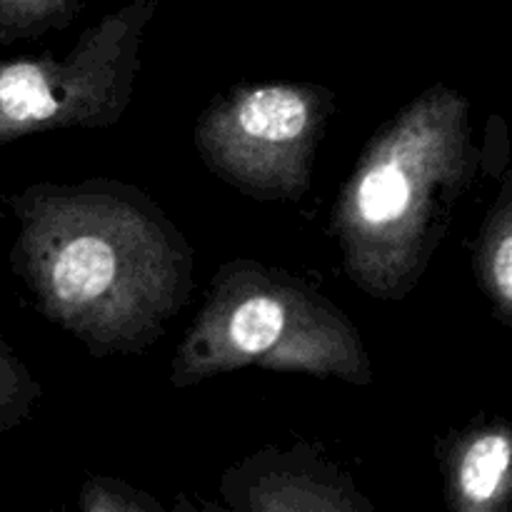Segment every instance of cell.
Segmentation results:
<instances>
[{
	"label": "cell",
	"instance_id": "1",
	"mask_svg": "<svg viewBox=\"0 0 512 512\" xmlns=\"http://www.w3.org/2000/svg\"><path fill=\"white\" fill-rule=\"evenodd\" d=\"M10 208L15 273L40 313L98 358L143 353L193 293V248L133 185L38 183Z\"/></svg>",
	"mask_w": 512,
	"mask_h": 512
},
{
	"label": "cell",
	"instance_id": "2",
	"mask_svg": "<svg viewBox=\"0 0 512 512\" xmlns=\"http://www.w3.org/2000/svg\"><path fill=\"white\" fill-rule=\"evenodd\" d=\"M478 168L470 100L443 83L410 100L373 135L333 210L350 280L378 300L413 293Z\"/></svg>",
	"mask_w": 512,
	"mask_h": 512
},
{
	"label": "cell",
	"instance_id": "3",
	"mask_svg": "<svg viewBox=\"0 0 512 512\" xmlns=\"http://www.w3.org/2000/svg\"><path fill=\"white\" fill-rule=\"evenodd\" d=\"M373 383L358 328L328 298L285 270L233 260L215 273L198 318L178 345L170 383H195L240 368Z\"/></svg>",
	"mask_w": 512,
	"mask_h": 512
},
{
	"label": "cell",
	"instance_id": "4",
	"mask_svg": "<svg viewBox=\"0 0 512 512\" xmlns=\"http://www.w3.org/2000/svg\"><path fill=\"white\" fill-rule=\"evenodd\" d=\"M158 0H130L80 33L65 58L0 63V143L35 133L110 128L123 118L140 73V45Z\"/></svg>",
	"mask_w": 512,
	"mask_h": 512
},
{
	"label": "cell",
	"instance_id": "5",
	"mask_svg": "<svg viewBox=\"0 0 512 512\" xmlns=\"http://www.w3.org/2000/svg\"><path fill=\"white\" fill-rule=\"evenodd\" d=\"M333 113V93L310 83L230 88L195 125V148L240 193L298 200L313 183L315 150Z\"/></svg>",
	"mask_w": 512,
	"mask_h": 512
},
{
	"label": "cell",
	"instance_id": "6",
	"mask_svg": "<svg viewBox=\"0 0 512 512\" xmlns=\"http://www.w3.org/2000/svg\"><path fill=\"white\" fill-rule=\"evenodd\" d=\"M225 498L233 508L260 512L370 510L368 500L360 498L335 470L300 455L248 460L228 475Z\"/></svg>",
	"mask_w": 512,
	"mask_h": 512
},
{
	"label": "cell",
	"instance_id": "7",
	"mask_svg": "<svg viewBox=\"0 0 512 512\" xmlns=\"http://www.w3.org/2000/svg\"><path fill=\"white\" fill-rule=\"evenodd\" d=\"M445 495L458 512L512 510V420H480L450 440Z\"/></svg>",
	"mask_w": 512,
	"mask_h": 512
},
{
	"label": "cell",
	"instance_id": "8",
	"mask_svg": "<svg viewBox=\"0 0 512 512\" xmlns=\"http://www.w3.org/2000/svg\"><path fill=\"white\" fill-rule=\"evenodd\" d=\"M473 273L493 315L512 333V173L500 183L475 235Z\"/></svg>",
	"mask_w": 512,
	"mask_h": 512
},
{
	"label": "cell",
	"instance_id": "9",
	"mask_svg": "<svg viewBox=\"0 0 512 512\" xmlns=\"http://www.w3.org/2000/svg\"><path fill=\"white\" fill-rule=\"evenodd\" d=\"M85 3L88 0H0V43L13 45L68 28Z\"/></svg>",
	"mask_w": 512,
	"mask_h": 512
},
{
	"label": "cell",
	"instance_id": "10",
	"mask_svg": "<svg viewBox=\"0 0 512 512\" xmlns=\"http://www.w3.org/2000/svg\"><path fill=\"white\" fill-rule=\"evenodd\" d=\"M40 388L18 355L0 338V433L18 425L30 413Z\"/></svg>",
	"mask_w": 512,
	"mask_h": 512
},
{
	"label": "cell",
	"instance_id": "11",
	"mask_svg": "<svg viewBox=\"0 0 512 512\" xmlns=\"http://www.w3.org/2000/svg\"><path fill=\"white\" fill-rule=\"evenodd\" d=\"M80 508L88 512H150L163 510L150 495L133 490L123 480L88 478L80 490Z\"/></svg>",
	"mask_w": 512,
	"mask_h": 512
}]
</instances>
